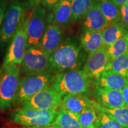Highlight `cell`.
<instances>
[{"instance_id": "cell-16", "label": "cell", "mask_w": 128, "mask_h": 128, "mask_svg": "<svg viewBox=\"0 0 128 128\" xmlns=\"http://www.w3.org/2000/svg\"><path fill=\"white\" fill-rule=\"evenodd\" d=\"M96 80L97 87L116 90H122L126 85L128 84L127 76L110 71H104Z\"/></svg>"}, {"instance_id": "cell-8", "label": "cell", "mask_w": 128, "mask_h": 128, "mask_svg": "<svg viewBox=\"0 0 128 128\" xmlns=\"http://www.w3.org/2000/svg\"><path fill=\"white\" fill-rule=\"evenodd\" d=\"M50 55L39 46H32L27 48L21 66L26 75L47 71L50 64Z\"/></svg>"}, {"instance_id": "cell-29", "label": "cell", "mask_w": 128, "mask_h": 128, "mask_svg": "<svg viewBox=\"0 0 128 128\" xmlns=\"http://www.w3.org/2000/svg\"><path fill=\"white\" fill-rule=\"evenodd\" d=\"M120 12L123 26L126 28H128V1L120 7Z\"/></svg>"}, {"instance_id": "cell-10", "label": "cell", "mask_w": 128, "mask_h": 128, "mask_svg": "<svg viewBox=\"0 0 128 128\" xmlns=\"http://www.w3.org/2000/svg\"><path fill=\"white\" fill-rule=\"evenodd\" d=\"M63 96L52 86H48L23 102V106L38 110H58L61 108Z\"/></svg>"}, {"instance_id": "cell-35", "label": "cell", "mask_w": 128, "mask_h": 128, "mask_svg": "<svg viewBox=\"0 0 128 128\" xmlns=\"http://www.w3.org/2000/svg\"><path fill=\"white\" fill-rule=\"evenodd\" d=\"M60 128L58 125L56 124L55 122H54V123H52V124H50V125L48 126L46 128Z\"/></svg>"}, {"instance_id": "cell-3", "label": "cell", "mask_w": 128, "mask_h": 128, "mask_svg": "<svg viewBox=\"0 0 128 128\" xmlns=\"http://www.w3.org/2000/svg\"><path fill=\"white\" fill-rule=\"evenodd\" d=\"M20 69L14 65L2 71L0 76V108L6 110L16 102L20 82Z\"/></svg>"}, {"instance_id": "cell-33", "label": "cell", "mask_w": 128, "mask_h": 128, "mask_svg": "<svg viewBox=\"0 0 128 128\" xmlns=\"http://www.w3.org/2000/svg\"><path fill=\"white\" fill-rule=\"evenodd\" d=\"M110 1H112L115 5H116L118 7L120 8L123 5L128 2V0H110Z\"/></svg>"}, {"instance_id": "cell-30", "label": "cell", "mask_w": 128, "mask_h": 128, "mask_svg": "<svg viewBox=\"0 0 128 128\" xmlns=\"http://www.w3.org/2000/svg\"><path fill=\"white\" fill-rule=\"evenodd\" d=\"M60 0H41L43 7L49 10H52L58 4Z\"/></svg>"}, {"instance_id": "cell-9", "label": "cell", "mask_w": 128, "mask_h": 128, "mask_svg": "<svg viewBox=\"0 0 128 128\" xmlns=\"http://www.w3.org/2000/svg\"><path fill=\"white\" fill-rule=\"evenodd\" d=\"M47 12L39 4L34 7L30 16L27 28V47L38 46L46 28Z\"/></svg>"}, {"instance_id": "cell-19", "label": "cell", "mask_w": 128, "mask_h": 128, "mask_svg": "<svg viewBox=\"0 0 128 128\" xmlns=\"http://www.w3.org/2000/svg\"><path fill=\"white\" fill-rule=\"evenodd\" d=\"M128 33L126 28L119 23H108L102 31L104 47L108 48Z\"/></svg>"}, {"instance_id": "cell-18", "label": "cell", "mask_w": 128, "mask_h": 128, "mask_svg": "<svg viewBox=\"0 0 128 128\" xmlns=\"http://www.w3.org/2000/svg\"><path fill=\"white\" fill-rule=\"evenodd\" d=\"M81 44L89 54L100 50L104 47L102 32L84 30L81 37Z\"/></svg>"}, {"instance_id": "cell-22", "label": "cell", "mask_w": 128, "mask_h": 128, "mask_svg": "<svg viewBox=\"0 0 128 128\" xmlns=\"http://www.w3.org/2000/svg\"><path fill=\"white\" fill-rule=\"evenodd\" d=\"M98 2L101 11L108 23H119L120 22V8H119L110 0H106Z\"/></svg>"}, {"instance_id": "cell-13", "label": "cell", "mask_w": 128, "mask_h": 128, "mask_svg": "<svg viewBox=\"0 0 128 128\" xmlns=\"http://www.w3.org/2000/svg\"><path fill=\"white\" fill-rule=\"evenodd\" d=\"M82 18L84 30L102 32L108 24L101 11L98 2H94Z\"/></svg>"}, {"instance_id": "cell-21", "label": "cell", "mask_w": 128, "mask_h": 128, "mask_svg": "<svg viewBox=\"0 0 128 128\" xmlns=\"http://www.w3.org/2000/svg\"><path fill=\"white\" fill-rule=\"evenodd\" d=\"M55 122L60 128H82L76 115L68 110H59Z\"/></svg>"}, {"instance_id": "cell-7", "label": "cell", "mask_w": 128, "mask_h": 128, "mask_svg": "<svg viewBox=\"0 0 128 128\" xmlns=\"http://www.w3.org/2000/svg\"><path fill=\"white\" fill-rule=\"evenodd\" d=\"M54 76L49 71L26 75L20 80L16 102L23 103L52 84Z\"/></svg>"}, {"instance_id": "cell-4", "label": "cell", "mask_w": 128, "mask_h": 128, "mask_svg": "<svg viewBox=\"0 0 128 128\" xmlns=\"http://www.w3.org/2000/svg\"><path fill=\"white\" fill-rule=\"evenodd\" d=\"M30 16L24 15L12 37L3 62L2 71L14 65H21L27 48V28Z\"/></svg>"}, {"instance_id": "cell-17", "label": "cell", "mask_w": 128, "mask_h": 128, "mask_svg": "<svg viewBox=\"0 0 128 128\" xmlns=\"http://www.w3.org/2000/svg\"><path fill=\"white\" fill-rule=\"evenodd\" d=\"M92 105V101L82 94H66L63 96L61 108L78 115L85 108Z\"/></svg>"}, {"instance_id": "cell-24", "label": "cell", "mask_w": 128, "mask_h": 128, "mask_svg": "<svg viewBox=\"0 0 128 128\" xmlns=\"http://www.w3.org/2000/svg\"><path fill=\"white\" fill-rule=\"evenodd\" d=\"M94 3V0H71L72 22L82 18Z\"/></svg>"}, {"instance_id": "cell-37", "label": "cell", "mask_w": 128, "mask_h": 128, "mask_svg": "<svg viewBox=\"0 0 128 128\" xmlns=\"http://www.w3.org/2000/svg\"><path fill=\"white\" fill-rule=\"evenodd\" d=\"M1 73H2V70H1V68H0V76H1Z\"/></svg>"}, {"instance_id": "cell-27", "label": "cell", "mask_w": 128, "mask_h": 128, "mask_svg": "<svg viewBox=\"0 0 128 128\" xmlns=\"http://www.w3.org/2000/svg\"><path fill=\"white\" fill-rule=\"evenodd\" d=\"M97 111V128H124L112 117L103 112Z\"/></svg>"}, {"instance_id": "cell-5", "label": "cell", "mask_w": 128, "mask_h": 128, "mask_svg": "<svg viewBox=\"0 0 128 128\" xmlns=\"http://www.w3.org/2000/svg\"><path fill=\"white\" fill-rule=\"evenodd\" d=\"M58 110H38L22 107L12 113V119L28 127L44 128L55 120Z\"/></svg>"}, {"instance_id": "cell-34", "label": "cell", "mask_w": 128, "mask_h": 128, "mask_svg": "<svg viewBox=\"0 0 128 128\" xmlns=\"http://www.w3.org/2000/svg\"><path fill=\"white\" fill-rule=\"evenodd\" d=\"M40 2L41 0H29V3L31 7H36V6L39 5Z\"/></svg>"}, {"instance_id": "cell-23", "label": "cell", "mask_w": 128, "mask_h": 128, "mask_svg": "<svg viewBox=\"0 0 128 128\" xmlns=\"http://www.w3.org/2000/svg\"><path fill=\"white\" fill-rule=\"evenodd\" d=\"M78 118L82 128H97L98 113L93 104L81 112Z\"/></svg>"}, {"instance_id": "cell-6", "label": "cell", "mask_w": 128, "mask_h": 128, "mask_svg": "<svg viewBox=\"0 0 128 128\" xmlns=\"http://www.w3.org/2000/svg\"><path fill=\"white\" fill-rule=\"evenodd\" d=\"M26 13V4L22 1L14 0L10 4L0 29V47L10 42Z\"/></svg>"}, {"instance_id": "cell-38", "label": "cell", "mask_w": 128, "mask_h": 128, "mask_svg": "<svg viewBox=\"0 0 128 128\" xmlns=\"http://www.w3.org/2000/svg\"><path fill=\"white\" fill-rule=\"evenodd\" d=\"M97 1H98V2H101V1H106V0H97Z\"/></svg>"}, {"instance_id": "cell-31", "label": "cell", "mask_w": 128, "mask_h": 128, "mask_svg": "<svg viewBox=\"0 0 128 128\" xmlns=\"http://www.w3.org/2000/svg\"><path fill=\"white\" fill-rule=\"evenodd\" d=\"M3 128H34L28 127L23 124H20L16 122L13 120L8 121L6 123H5L3 126Z\"/></svg>"}, {"instance_id": "cell-25", "label": "cell", "mask_w": 128, "mask_h": 128, "mask_svg": "<svg viewBox=\"0 0 128 128\" xmlns=\"http://www.w3.org/2000/svg\"><path fill=\"white\" fill-rule=\"evenodd\" d=\"M105 71H110L127 76L128 73V53L117 58L110 60Z\"/></svg>"}, {"instance_id": "cell-28", "label": "cell", "mask_w": 128, "mask_h": 128, "mask_svg": "<svg viewBox=\"0 0 128 128\" xmlns=\"http://www.w3.org/2000/svg\"><path fill=\"white\" fill-rule=\"evenodd\" d=\"M9 5V0H0V29Z\"/></svg>"}, {"instance_id": "cell-26", "label": "cell", "mask_w": 128, "mask_h": 128, "mask_svg": "<svg viewBox=\"0 0 128 128\" xmlns=\"http://www.w3.org/2000/svg\"><path fill=\"white\" fill-rule=\"evenodd\" d=\"M127 40L128 36L126 34L117 40L111 45L106 48L107 52L110 60L117 58L126 54L127 49Z\"/></svg>"}, {"instance_id": "cell-2", "label": "cell", "mask_w": 128, "mask_h": 128, "mask_svg": "<svg viewBox=\"0 0 128 128\" xmlns=\"http://www.w3.org/2000/svg\"><path fill=\"white\" fill-rule=\"evenodd\" d=\"M88 77L79 69L55 74L51 86L62 95L83 94L88 92Z\"/></svg>"}, {"instance_id": "cell-32", "label": "cell", "mask_w": 128, "mask_h": 128, "mask_svg": "<svg viewBox=\"0 0 128 128\" xmlns=\"http://www.w3.org/2000/svg\"><path fill=\"white\" fill-rule=\"evenodd\" d=\"M122 91V93L123 97H124V104L126 106H128V84L126 85L124 88V89Z\"/></svg>"}, {"instance_id": "cell-1", "label": "cell", "mask_w": 128, "mask_h": 128, "mask_svg": "<svg viewBox=\"0 0 128 128\" xmlns=\"http://www.w3.org/2000/svg\"><path fill=\"white\" fill-rule=\"evenodd\" d=\"M84 60L81 46L68 38L50 55L48 71L57 74L78 69Z\"/></svg>"}, {"instance_id": "cell-12", "label": "cell", "mask_w": 128, "mask_h": 128, "mask_svg": "<svg viewBox=\"0 0 128 128\" xmlns=\"http://www.w3.org/2000/svg\"><path fill=\"white\" fill-rule=\"evenodd\" d=\"M64 41V32L61 26L49 24L46 27L39 46L42 49L51 55L60 47Z\"/></svg>"}, {"instance_id": "cell-15", "label": "cell", "mask_w": 128, "mask_h": 128, "mask_svg": "<svg viewBox=\"0 0 128 128\" xmlns=\"http://www.w3.org/2000/svg\"><path fill=\"white\" fill-rule=\"evenodd\" d=\"M96 98L102 106L109 108L125 106L122 91L97 87Z\"/></svg>"}, {"instance_id": "cell-14", "label": "cell", "mask_w": 128, "mask_h": 128, "mask_svg": "<svg viewBox=\"0 0 128 128\" xmlns=\"http://www.w3.org/2000/svg\"><path fill=\"white\" fill-rule=\"evenodd\" d=\"M72 20L71 0H60L52 12L48 14L47 23L60 26H66Z\"/></svg>"}, {"instance_id": "cell-20", "label": "cell", "mask_w": 128, "mask_h": 128, "mask_svg": "<svg viewBox=\"0 0 128 128\" xmlns=\"http://www.w3.org/2000/svg\"><path fill=\"white\" fill-rule=\"evenodd\" d=\"M94 107L98 111L103 112L117 120L123 127L128 128V106L116 108H109L102 106L97 102L92 101Z\"/></svg>"}, {"instance_id": "cell-36", "label": "cell", "mask_w": 128, "mask_h": 128, "mask_svg": "<svg viewBox=\"0 0 128 128\" xmlns=\"http://www.w3.org/2000/svg\"><path fill=\"white\" fill-rule=\"evenodd\" d=\"M127 36H128V40H127V49H126V53L128 54V32L127 33Z\"/></svg>"}, {"instance_id": "cell-39", "label": "cell", "mask_w": 128, "mask_h": 128, "mask_svg": "<svg viewBox=\"0 0 128 128\" xmlns=\"http://www.w3.org/2000/svg\"><path fill=\"white\" fill-rule=\"evenodd\" d=\"M127 77H128V75H127Z\"/></svg>"}, {"instance_id": "cell-11", "label": "cell", "mask_w": 128, "mask_h": 128, "mask_svg": "<svg viewBox=\"0 0 128 128\" xmlns=\"http://www.w3.org/2000/svg\"><path fill=\"white\" fill-rule=\"evenodd\" d=\"M110 61L106 48L89 54L82 71L88 78H98L106 70Z\"/></svg>"}]
</instances>
